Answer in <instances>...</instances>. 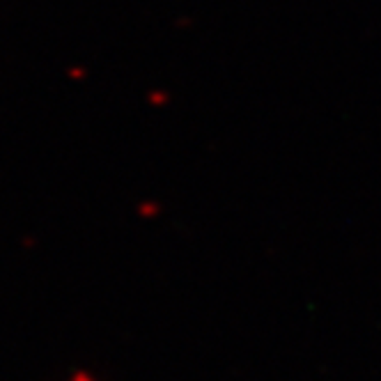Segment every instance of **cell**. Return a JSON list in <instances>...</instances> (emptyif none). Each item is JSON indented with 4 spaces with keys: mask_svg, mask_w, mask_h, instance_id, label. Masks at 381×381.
Instances as JSON below:
<instances>
[{
    "mask_svg": "<svg viewBox=\"0 0 381 381\" xmlns=\"http://www.w3.org/2000/svg\"><path fill=\"white\" fill-rule=\"evenodd\" d=\"M65 381H99V379H96L92 372H87V370H76V372H72Z\"/></svg>",
    "mask_w": 381,
    "mask_h": 381,
    "instance_id": "1",
    "label": "cell"
}]
</instances>
